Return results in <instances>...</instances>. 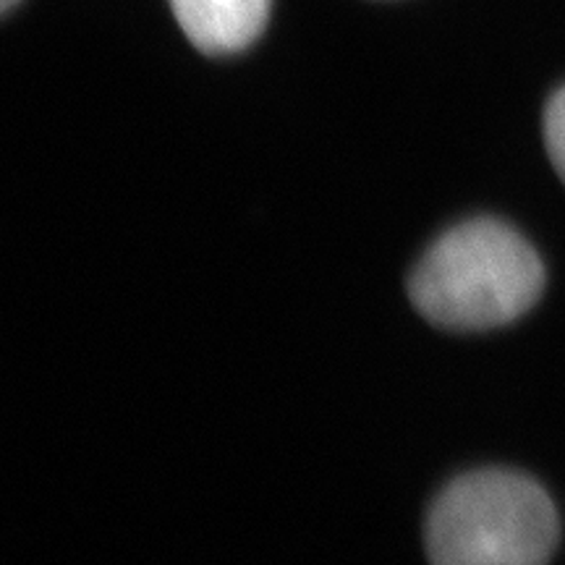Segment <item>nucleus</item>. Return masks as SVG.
Returning a JSON list of instances; mask_svg holds the SVG:
<instances>
[{"label":"nucleus","instance_id":"1","mask_svg":"<svg viewBox=\"0 0 565 565\" xmlns=\"http://www.w3.org/2000/svg\"><path fill=\"white\" fill-rule=\"evenodd\" d=\"M545 288V267L511 225L479 217L429 246L408 280L424 320L448 330H487L519 320Z\"/></svg>","mask_w":565,"mask_h":565},{"label":"nucleus","instance_id":"2","mask_svg":"<svg viewBox=\"0 0 565 565\" xmlns=\"http://www.w3.org/2000/svg\"><path fill=\"white\" fill-rule=\"evenodd\" d=\"M557 513L540 484L515 471L456 479L427 515L437 565H536L557 545Z\"/></svg>","mask_w":565,"mask_h":565},{"label":"nucleus","instance_id":"3","mask_svg":"<svg viewBox=\"0 0 565 565\" xmlns=\"http://www.w3.org/2000/svg\"><path fill=\"white\" fill-rule=\"evenodd\" d=\"M273 0H171L175 21L196 51L228 55L249 47L270 19Z\"/></svg>","mask_w":565,"mask_h":565},{"label":"nucleus","instance_id":"4","mask_svg":"<svg viewBox=\"0 0 565 565\" xmlns=\"http://www.w3.org/2000/svg\"><path fill=\"white\" fill-rule=\"evenodd\" d=\"M545 145L555 171L565 181V87L555 92L545 113Z\"/></svg>","mask_w":565,"mask_h":565},{"label":"nucleus","instance_id":"5","mask_svg":"<svg viewBox=\"0 0 565 565\" xmlns=\"http://www.w3.org/2000/svg\"><path fill=\"white\" fill-rule=\"evenodd\" d=\"M17 3H19V0H0V9H3V11H11L13 6H17Z\"/></svg>","mask_w":565,"mask_h":565}]
</instances>
